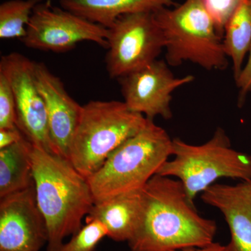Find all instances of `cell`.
Segmentation results:
<instances>
[{"mask_svg": "<svg viewBox=\"0 0 251 251\" xmlns=\"http://www.w3.org/2000/svg\"><path fill=\"white\" fill-rule=\"evenodd\" d=\"M172 151L174 158L165 162L157 175L179 180L193 204L198 194L221 178L251 181V156L232 149L223 128L201 145L175 138Z\"/></svg>", "mask_w": 251, "mask_h": 251, "instance_id": "obj_6", "label": "cell"}, {"mask_svg": "<svg viewBox=\"0 0 251 251\" xmlns=\"http://www.w3.org/2000/svg\"><path fill=\"white\" fill-rule=\"evenodd\" d=\"M17 126L16 100L7 77L0 72V128Z\"/></svg>", "mask_w": 251, "mask_h": 251, "instance_id": "obj_20", "label": "cell"}, {"mask_svg": "<svg viewBox=\"0 0 251 251\" xmlns=\"http://www.w3.org/2000/svg\"><path fill=\"white\" fill-rule=\"evenodd\" d=\"M0 72L7 77L14 92L18 128L34 146L54 153L45 102L36 85L35 62L12 52L1 56Z\"/></svg>", "mask_w": 251, "mask_h": 251, "instance_id": "obj_9", "label": "cell"}, {"mask_svg": "<svg viewBox=\"0 0 251 251\" xmlns=\"http://www.w3.org/2000/svg\"><path fill=\"white\" fill-rule=\"evenodd\" d=\"M223 44L231 59L234 80L240 75L251 46V0H242L224 29Z\"/></svg>", "mask_w": 251, "mask_h": 251, "instance_id": "obj_17", "label": "cell"}, {"mask_svg": "<svg viewBox=\"0 0 251 251\" xmlns=\"http://www.w3.org/2000/svg\"><path fill=\"white\" fill-rule=\"evenodd\" d=\"M143 188L94 203L86 219L101 222L108 232L107 237L115 242H129L143 219L145 210Z\"/></svg>", "mask_w": 251, "mask_h": 251, "instance_id": "obj_14", "label": "cell"}, {"mask_svg": "<svg viewBox=\"0 0 251 251\" xmlns=\"http://www.w3.org/2000/svg\"><path fill=\"white\" fill-rule=\"evenodd\" d=\"M48 241L34 184L0 198V251H39Z\"/></svg>", "mask_w": 251, "mask_h": 251, "instance_id": "obj_11", "label": "cell"}, {"mask_svg": "<svg viewBox=\"0 0 251 251\" xmlns=\"http://www.w3.org/2000/svg\"><path fill=\"white\" fill-rule=\"evenodd\" d=\"M107 72L119 79L158 59L165 49L163 33L153 13L128 14L108 28Z\"/></svg>", "mask_w": 251, "mask_h": 251, "instance_id": "obj_7", "label": "cell"}, {"mask_svg": "<svg viewBox=\"0 0 251 251\" xmlns=\"http://www.w3.org/2000/svg\"><path fill=\"white\" fill-rule=\"evenodd\" d=\"M33 178L38 206L45 219L46 251H58L64 238L82 227L94 205L88 180L67 158L32 145Z\"/></svg>", "mask_w": 251, "mask_h": 251, "instance_id": "obj_2", "label": "cell"}, {"mask_svg": "<svg viewBox=\"0 0 251 251\" xmlns=\"http://www.w3.org/2000/svg\"><path fill=\"white\" fill-rule=\"evenodd\" d=\"M42 0H8L0 5V38L22 39L34 10Z\"/></svg>", "mask_w": 251, "mask_h": 251, "instance_id": "obj_18", "label": "cell"}, {"mask_svg": "<svg viewBox=\"0 0 251 251\" xmlns=\"http://www.w3.org/2000/svg\"><path fill=\"white\" fill-rule=\"evenodd\" d=\"M85 222L58 251H94L99 242L108 236L105 226L98 220L86 219Z\"/></svg>", "mask_w": 251, "mask_h": 251, "instance_id": "obj_19", "label": "cell"}, {"mask_svg": "<svg viewBox=\"0 0 251 251\" xmlns=\"http://www.w3.org/2000/svg\"><path fill=\"white\" fill-rule=\"evenodd\" d=\"M108 29L49 2L34 10L21 39L29 49L54 52L72 50L78 43L91 41L108 49Z\"/></svg>", "mask_w": 251, "mask_h": 251, "instance_id": "obj_8", "label": "cell"}, {"mask_svg": "<svg viewBox=\"0 0 251 251\" xmlns=\"http://www.w3.org/2000/svg\"><path fill=\"white\" fill-rule=\"evenodd\" d=\"M172 149L173 139L166 130L148 119L87 179L95 203L143 189L172 156Z\"/></svg>", "mask_w": 251, "mask_h": 251, "instance_id": "obj_3", "label": "cell"}, {"mask_svg": "<svg viewBox=\"0 0 251 251\" xmlns=\"http://www.w3.org/2000/svg\"><path fill=\"white\" fill-rule=\"evenodd\" d=\"M249 53L247 64L243 67L240 75L235 80L239 89L238 102L239 106L244 103L248 94L251 92V46Z\"/></svg>", "mask_w": 251, "mask_h": 251, "instance_id": "obj_22", "label": "cell"}, {"mask_svg": "<svg viewBox=\"0 0 251 251\" xmlns=\"http://www.w3.org/2000/svg\"><path fill=\"white\" fill-rule=\"evenodd\" d=\"M201 194L203 202L217 208L228 225L230 241L225 251H251V181L215 183Z\"/></svg>", "mask_w": 251, "mask_h": 251, "instance_id": "obj_13", "label": "cell"}, {"mask_svg": "<svg viewBox=\"0 0 251 251\" xmlns=\"http://www.w3.org/2000/svg\"><path fill=\"white\" fill-rule=\"evenodd\" d=\"M141 224L128 242L131 251H175L214 242L217 225L198 214L179 180L155 175L143 188Z\"/></svg>", "mask_w": 251, "mask_h": 251, "instance_id": "obj_1", "label": "cell"}, {"mask_svg": "<svg viewBox=\"0 0 251 251\" xmlns=\"http://www.w3.org/2000/svg\"><path fill=\"white\" fill-rule=\"evenodd\" d=\"M175 251H225V246L219 243L213 242L206 247L201 248H193V249H183V250Z\"/></svg>", "mask_w": 251, "mask_h": 251, "instance_id": "obj_24", "label": "cell"}, {"mask_svg": "<svg viewBox=\"0 0 251 251\" xmlns=\"http://www.w3.org/2000/svg\"><path fill=\"white\" fill-rule=\"evenodd\" d=\"M166 61L156 59L139 70L117 79L126 106L149 120L173 117V93L194 80L191 75L176 77Z\"/></svg>", "mask_w": 251, "mask_h": 251, "instance_id": "obj_10", "label": "cell"}, {"mask_svg": "<svg viewBox=\"0 0 251 251\" xmlns=\"http://www.w3.org/2000/svg\"><path fill=\"white\" fill-rule=\"evenodd\" d=\"M174 0H60L61 7L103 27H111L122 16L154 13Z\"/></svg>", "mask_w": 251, "mask_h": 251, "instance_id": "obj_15", "label": "cell"}, {"mask_svg": "<svg viewBox=\"0 0 251 251\" xmlns=\"http://www.w3.org/2000/svg\"><path fill=\"white\" fill-rule=\"evenodd\" d=\"M32 144L24 138L0 150V198L18 192L34 184Z\"/></svg>", "mask_w": 251, "mask_h": 251, "instance_id": "obj_16", "label": "cell"}, {"mask_svg": "<svg viewBox=\"0 0 251 251\" xmlns=\"http://www.w3.org/2000/svg\"><path fill=\"white\" fill-rule=\"evenodd\" d=\"M24 138V135L18 127L0 128V150L19 143Z\"/></svg>", "mask_w": 251, "mask_h": 251, "instance_id": "obj_23", "label": "cell"}, {"mask_svg": "<svg viewBox=\"0 0 251 251\" xmlns=\"http://www.w3.org/2000/svg\"><path fill=\"white\" fill-rule=\"evenodd\" d=\"M35 77L46 104L50 138L54 152L69 160L82 105L69 95L61 79L44 63L35 62Z\"/></svg>", "mask_w": 251, "mask_h": 251, "instance_id": "obj_12", "label": "cell"}, {"mask_svg": "<svg viewBox=\"0 0 251 251\" xmlns=\"http://www.w3.org/2000/svg\"><path fill=\"white\" fill-rule=\"evenodd\" d=\"M242 0H202L208 12L214 19L216 28L224 36V29Z\"/></svg>", "mask_w": 251, "mask_h": 251, "instance_id": "obj_21", "label": "cell"}, {"mask_svg": "<svg viewBox=\"0 0 251 251\" xmlns=\"http://www.w3.org/2000/svg\"><path fill=\"white\" fill-rule=\"evenodd\" d=\"M153 15L164 37L168 65L190 62L207 71L228 67L223 36L202 0H184L173 9L163 8Z\"/></svg>", "mask_w": 251, "mask_h": 251, "instance_id": "obj_4", "label": "cell"}, {"mask_svg": "<svg viewBox=\"0 0 251 251\" xmlns=\"http://www.w3.org/2000/svg\"><path fill=\"white\" fill-rule=\"evenodd\" d=\"M148 118L131 111L125 102L91 100L82 105L69 160L88 179L122 143L139 132Z\"/></svg>", "mask_w": 251, "mask_h": 251, "instance_id": "obj_5", "label": "cell"}]
</instances>
